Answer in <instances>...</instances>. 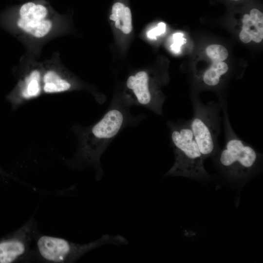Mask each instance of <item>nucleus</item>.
<instances>
[{
	"label": "nucleus",
	"instance_id": "nucleus-13",
	"mask_svg": "<svg viewBox=\"0 0 263 263\" xmlns=\"http://www.w3.org/2000/svg\"><path fill=\"white\" fill-rule=\"evenodd\" d=\"M206 52L213 62L223 61L227 57L228 55L226 49L219 44L208 46L206 49Z\"/></svg>",
	"mask_w": 263,
	"mask_h": 263
},
{
	"label": "nucleus",
	"instance_id": "nucleus-9",
	"mask_svg": "<svg viewBox=\"0 0 263 263\" xmlns=\"http://www.w3.org/2000/svg\"><path fill=\"white\" fill-rule=\"evenodd\" d=\"M243 27L239 38L247 43L252 40L255 42H261L263 38V15L257 9H252L249 14H245L243 19Z\"/></svg>",
	"mask_w": 263,
	"mask_h": 263
},
{
	"label": "nucleus",
	"instance_id": "nucleus-2",
	"mask_svg": "<svg viewBox=\"0 0 263 263\" xmlns=\"http://www.w3.org/2000/svg\"><path fill=\"white\" fill-rule=\"evenodd\" d=\"M167 125L175 161L166 175L198 180L210 178L204 168V159L190 128L189 120H170Z\"/></svg>",
	"mask_w": 263,
	"mask_h": 263
},
{
	"label": "nucleus",
	"instance_id": "nucleus-15",
	"mask_svg": "<svg viewBox=\"0 0 263 263\" xmlns=\"http://www.w3.org/2000/svg\"><path fill=\"white\" fill-rule=\"evenodd\" d=\"M166 25L165 23L161 22L158 23L157 27L150 30L147 33L148 37L150 38H155L158 36L164 34L166 31Z\"/></svg>",
	"mask_w": 263,
	"mask_h": 263
},
{
	"label": "nucleus",
	"instance_id": "nucleus-4",
	"mask_svg": "<svg viewBox=\"0 0 263 263\" xmlns=\"http://www.w3.org/2000/svg\"><path fill=\"white\" fill-rule=\"evenodd\" d=\"M192 105L193 115L189 120L194 137L204 160L213 157L220 150L218 136L221 132V102L205 104L194 96Z\"/></svg>",
	"mask_w": 263,
	"mask_h": 263
},
{
	"label": "nucleus",
	"instance_id": "nucleus-12",
	"mask_svg": "<svg viewBox=\"0 0 263 263\" xmlns=\"http://www.w3.org/2000/svg\"><path fill=\"white\" fill-rule=\"evenodd\" d=\"M41 73L37 69L32 70L24 79L20 95L25 99H30L38 96L41 92Z\"/></svg>",
	"mask_w": 263,
	"mask_h": 263
},
{
	"label": "nucleus",
	"instance_id": "nucleus-14",
	"mask_svg": "<svg viewBox=\"0 0 263 263\" xmlns=\"http://www.w3.org/2000/svg\"><path fill=\"white\" fill-rule=\"evenodd\" d=\"M173 43L171 45V50L175 53L180 52V47L184 43L185 39L183 38V34L181 33H176L172 36Z\"/></svg>",
	"mask_w": 263,
	"mask_h": 263
},
{
	"label": "nucleus",
	"instance_id": "nucleus-7",
	"mask_svg": "<svg viewBox=\"0 0 263 263\" xmlns=\"http://www.w3.org/2000/svg\"><path fill=\"white\" fill-rule=\"evenodd\" d=\"M48 10L43 5L29 2L19 10L17 26L24 32L37 38L46 36L51 30L53 24L47 19Z\"/></svg>",
	"mask_w": 263,
	"mask_h": 263
},
{
	"label": "nucleus",
	"instance_id": "nucleus-16",
	"mask_svg": "<svg viewBox=\"0 0 263 263\" xmlns=\"http://www.w3.org/2000/svg\"><path fill=\"white\" fill-rule=\"evenodd\" d=\"M210 68L216 71L221 76L227 73L228 71L227 64L223 62H213Z\"/></svg>",
	"mask_w": 263,
	"mask_h": 263
},
{
	"label": "nucleus",
	"instance_id": "nucleus-5",
	"mask_svg": "<svg viewBox=\"0 0 263 263\" xmlns=\"http://www.w3.org/2000/svg\"><path fill=\"white\" fill-rule=\"evenodd\" d=\"M127 241L123 237L104 235L99 239L86 244L74 243L64 239L41 235L36 244L37 252L42 259L52 263H72L87 252L101 245L113 244H121Z\"/></svg>",
	"mask_w": 263,
	"mask_h": 263
},
{
	"label": "nucleus",
	"instance_id": "nucleus-3",
	"mask_svg": "<svg viewBox=\"0 0 263 263\" xmlns=\"http://www.w3.org/2000/svg\"><path fill=\"white\" fill-rule=\"evenodd\" d=\"M128 108L120 102L113 103L103 117L89 129L82 139L80 156L94 166L100 177L102 172L100 164L102 154L118 133L128 124H131Z\"/></svg>",
	"mask_w": 263,
	"mask_h": 263
},
{
	"label": "nucleus",
	"instance_id": "nucleus-11",
	"mask_svg": "<svg viewBox=\"0 0 263 263\" xmlns=\"http://www.w3.org/2000/svg\"><path fill=\"white\" fill-rule=\"evenodd\" d=\"M42 89L48 94L61 93L71 89V84L53 70L46 72L42 77Z\"/></svg>",
	"mask_w": 263,
	"mask_h": 263
},
{
	"label": "nucleus",
	"instance_id": "nucleus-17",
	"mask_svg": "<svg viewBox=\"0 0 263 263\" xmlns=\"http://www.w3.org/2000/svg\"></svg>",
	"mask_w": 263,
	"mask_h": 263
},
{
	"label": "nucleus",
	"instance_id": "nucleus-8",
	"mask_svg": "<svg viewBox=\"0 0 263 263\" xmlns=\"http://www.w3.org/2000/svg\"><path fill=\"white\" fill-rule=\"evenodd\" d=\"M33 224L27 223L16 237L0 242V263H13L25 256L33 235Z\"/></svg>",
	"mask_w": 263,
	"mask_h": 263
},
{
	"label": "nucleus",
	"instance_id": "nucleus-1",
	"mask_svg": "<svg viewBox=\"0 0 263 263\" xmlns=\"http://www.w3.org/2000/svg\"><path fill=\"white\" fill-rule=\"evenodd\" d=\"M222 104L225 127V144L213 157L223 173L230 179H245L252 175L260 164L262 154L240 138L233 131L225 100Z\"/></svg>",
	"mask_w": 263,
	"mask_h": 263
},
{
	"label": "nucleus",
	"instance_id": "nucleus-6",
	"mask_svg": "<svg viewBox=\"0 0 263 263\" xmlns=\"http://www.w3.org/2000/svg\"><path fill=\"white\" fill-rule=\"evenodd\" d=\"M126 87L133 94L124 105L129 107L140 105L152 111L159 115H163L164 98L159 94L152 91L150 78L148 73L144 71L130 75L126 81Z\"/></svg>",
	"mask_w": 263,
	"mask_h": 263
},
{
	"label": "nucleus",
	"instance_id": "nucleus-10",
	"mask_svg": "<svg viewBox=\"0 0 263 263\" xmlns=\"http://www.w3.org/2000/svg\"><path fill=\"white\" fill-rule=\"evenodd\" d=\"M111 20L114 21L115 26L123 33L128 34L132 30V13L129 7L119 2L115 3L112 7Z\"/></svg>",
	"mask_w": 263,
	"mask_h": 263
}]
</instances>
